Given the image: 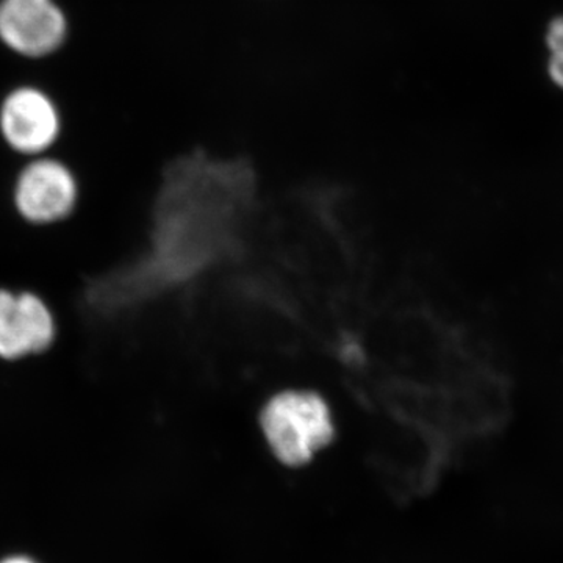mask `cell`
<instances>
[{
  "label": "cell",
  "mask_w": 563,
  "mask_h": 563,
  "mask_svg": "<svg viewBox=\"0 0 563 563\" xmlns=\"http://www.w3.org/2000/svg\"><path fill=\"white\" fill-rule=\"evenodd\" d=\"M551 79L563 88V55H553L550 62Z\"/></svg>",
  "instance_id": "cell-7"
},
{
  "label": "cell",
  "mask_w": 563,
  "mask_h": 563,
  "mask_svg": "<svg viewBox=\"0 0 563 563\" xmlns=\"http://www.w3.org/2000/svg\"><path fill=\"white\" fill-rule=\"evenodd\" d=\"M262 428L273 453L290 466L312 461L333 437L328 406L307 391L276 396L263 410Z\"/></svg>",
  "instance_id": "cell-3"
},
{
  "label": "cell",
  "mask_w": 563,
  "mask_h": 563,
  "mask_svg": "<svg viewBox=\"0 0 563 563\" xmlns=\"http://www.w3.org/2000/svg\"><path fill=\"white\" fill-rule=\"evenodd\" d=\"M547 40L553 55H563V18H559L550 25Z\"/></svg>",
  "instance_id": "cell-6"
},
{
  "label": "cell",
  "mask_w": 563,
  "mask_h": 563,
  "mask_svg": "<svg viewBox=\"0 0 563 563\" xmlns=\"http://www.w3.org/2000/svg\"><path fill=\"white\" fill-rule=\"evenodd\" d=\"M57 340V314L49 301L33 290L0 287V362L41 357Z\"/></svg>",
  "instance_id": "cell-5"
},
{
  "label": "cell",
  "mask_w": 563,
  "mask_h": 563,
  "mask_svg": "<svg viewBox=\"0 0 563 563\" xmlns=\"http://www.w3.org/2000/svg\"><path fill=\"white\" fill-rule=\"evenodd\" d=\"M2 563H35L32 561H29V559L25 558H11L9 561L2 562Z\"/></svg>",
  "instance_id": "cell-8"
},
{
  "label": "cell",
  "mask_w": 563,
  "mask_h": 563,
  "mask_svg": "<svg viewBox=\"0 0 563 563\" xmlns=\"http://www.w3.org/2000/svg\"><path fill=\"white\" fill-rule=\"evenodd\" d=\"M73 24L62 0H0V47L22 62L57 57Z\"/></svg>",
  "instance_id": "cell-4"
},
{
  "label": "cell",
  "mask_w": 563,
  "mask_h": 563,
  "mask_svg": "<svg viewBox=\"0 0 563 563\" xmlns=\"http://www.w3.org/2000/svg\"><path fill=\"white\" fill-rule=\"evenodd\" d=\"M80 199L79 174L58 155L24 161L11 179V207L31 228L65 224L79 210Z\"/></svg>",
  "instance_id": "cell-1"
},
{
  "label": "cell",
  "mask_w": 563,
  "mask_h": 563,
  "mask_svg": "<svg viewBox=\"0 0 563 563\" xmlns=\"http://www.w3.org/2000/svg\"><path fill=\"white\" fill-rule=\"evenodd\" d=\"M65 128L60 102L43 85L20 81L0 96V143L22 161L52 154Z\"/></svg>",
  "instance_id": "cell-2"
}]
</instances>
